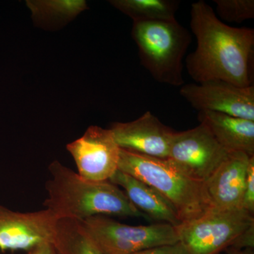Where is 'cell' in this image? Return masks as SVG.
Here are the masks:
<instances>
[{
    "instance_id": "1",
    "label": "cell",
    "mask_w": 254,
    "mask_h": 254,
    "mask_svg": "<svg viewBox=\"0 0 254 254\" xmlns=\"http://www.w3.org/2000/svg\"><path fill=\"white\" fill-rule=\"evenodd\" d=\"M190 26L197 47L187 56L186 67L193 81L220 80L242 88L252 86L253 28L228 26L203 0L191 4Z\"/></svg>"
},
{
    "instance_id": "2",
    "label": "cell",
    "mask_w": 254,
    "mask_h": 254,
    "mask_svg": "<svg viewBox=\"0 0 254 254\" xmlns=\"http://www.w3.org/2000/svg\"><path fill=\"white\" fill-rule=\"evenodd\" d=\"M48 170V198L43 205L58 220L81 221L97 215L148 219L110 181H88L57 160L50 163Z\"/></svg>"
},
{
    "instance_id": "3",
    "label": "cell",
    "mask_w": 254,
    "mask_h": 254,
    "mask_svg": "<svg viewBox=\"0 0 254 254\" xmlns=\"http://www.w3.org/2000/svg\"><path fill=\"white\" fill-rule=\"evenodd\" d=\"M118 170L158 190L173 205L182 223L198 218L210 209L203 184L187 176L169 159L120 148Z\"/></svg>"
},
{
    "instance_id": "4",
    "label": "cell",
    "mask_w": 254,
    "mask_h": 254,
    "mask_svg": "<svg viewBox=\"0 0 254 254\" xmlns=\"http://www.w3.org/2000/svg\"><path fill=\"white\" fill-rule=\"evenodd\" d=\"M131 35L142 66L155 81L169 86L185 85L183 60L192 41L187 28L177 19L133 22Z\"/></svg>"
},
{
    "instance_id": "5",
    "label": "cell",
    "mask_w": 254,
    "mask_h": 254,
    "mask_svg": "<svg viewBox=\"0 0 254 254\" xmlns=\"http://www.w3.org/2000/svg\"><path fill=\"white\" fill-rule=\"evenodd\" d=\"M254 215L243 209L210 208L198 218L176 227L179 242L187 254H219L230 248L250 227Z\"/></svg>"
},
{
    "instance_id": "6",
    "label": "cell",
    "mask_w": 254,
    "mask_h": 254,
    "mask_svg": "<svg viewBox=\"0 0 254 254\" xmlns=\"http://www.w3.org/2000/svg\"><path fill=\"white\" fill-rule=\"evenodd\" d=\"M81 222L103 254H133L150 247L179 242L176 227L163 222L131 226L105 215Z\"/></svg>"
},
{
    "instance_id": "7",
    "label": "cell",
    "mask_w": 254,
    "mask_h": 254,
    "mask_svg": "<svg viewBox=\"0 0 254 254\" xmlns=\"http://www.w3.org/2000/svg\"><path fill=\"white\" fill-rule=\"evenodd\" d=\"M204 125L177 132L168 158L192 180L205 183L229 155Z\"/></svg>"
},
{
    "instance_id": "8",
    "label": "cell",
    "mask_w": 254,
    "mask_h": 254,
    "mask_svg": "<svg viewBox=\"0 0 254 254\" xmlns=\"http://www.w3.org/2000/svg\"><path fill=\"white\" fill-rule=\"evenodd\" d=\"M78 174L92 182L109 181L118 170L120 148L112 130L90 127L84 134L66 145Z\"/></svg>"
},
{
    "instance_id": "9",
    "label": "cell",
    "mask_w": 254,
    "mask_h": 254,
    "mask_svg": "<svg viewBox=\"0 0 254 254\" xmlns=\"http://www.w3.org/2000/svg\"><path fill=\"white\" fill-rule=\"evenodd\" d=\"M180 94L194 109L254 121V86L239 87L214 80L183 85Z\"/></svg>"
},
{
    "instance_id": "10",
    "label": "cell",
    "mask_w": 254,
    "mask_h": 254,
    "mask_svg": "<svg viewBox=\"0 0 254 254\" xmlns=\"http://www.w3.org/2000/svg\"><path fill=\"white\" fill-rule=\"evenodd\" d=\"M58 222L48 209L22 213L0 204V250L27 252L43 242H54Z\"/></svg>"
},
{
    "instance_id": "11",
    "label": "cell",
    "mask_w": 254,
    "mask_h": 254,
    "mask_svg": "<svg viewBox=\"0 0 254 254\" xmlns=\"http://www.w3.org/2000/svg\"><path fill=\"white\" fill-rule=\"evenodd\" d=\"M110 129L122 149L163 159L168 158L176 133L150 111L133 121L114 123Z\"/></svg>"
},
{
    "instance_id": "12",
    "label": "cell",
    "mask_w": 254,
    "mask_h": 254,
    "mask_svg": "<svg viewBox=\"0 0 254 254\" xmlns=\"http://www.w3.org/2000/svg\"><path fill=\"white\" fill-rule=\"evenodd\" d=\"M251 158L245 153H229L215 173L203 183L209 208L219 210L241 208Z\"/></svg>"
},
{
    "instance_id": "13",
    "label": "cell",
    "mask_w": 254,
    "mask_h": 254,
    "mask_svg": "<svg viewBox=\"0 0 254 254\" xmlns=\"http://www.w3.org/2000/svg\"><path fill=\"white\" fill-rule=\"evenodd\" d=\"M109 181L121 187L132 204L148 218L175 227L182 223L173 205L158 190L145 182L119 170Z\"/></svg>"
},
{
    "instance_id": "14",
    "label": "cell",
    "mask_w": 254,
    "mask_h": 254,
    "mask_svg": "<svg viewBox=\"0 0 254 254\" xmlns=\"http://www.w3.org/2000/svg\"><path fill=\"white\" fill-rule=\"evenodd\" d=\"M198 119L227 152L254 156V121L211 111L198 112Z\"/></svg>"
},
{
    "instance_id": "15",
    "label": "cell",
    "mask_w": 254,
    "mask_h": 254,
    "mask_svg": "<svg viewBox=\"0 0 254 254\" xmlns=\"http://www.w3.org/2000/svg\"><path fill=\"white\" fill-rule=\"evenodd\" d=\"M133 22L172 21L180 7L177 0H115L110 1Z\"/></svg>"
},
{
    "instance_id": "16",
    "label": "cell",
    "mask_w": 254,
    "mask_h": 254,
    "mask_svg": "<svg viewBox=\"0 0 254 254\" xmlns=\"http://www.w3.org/2000/svg\"><path fill=\"white\" fill-rule=\"evenodd\" d=\"M60 254H103L79 220L60 219L54 240Z\"/></svg>"
},
{
    "instance_id": "17",
    "label": "cell",
    "mask_w": 254,
    "mask_h": 254,
    "mask_svg": "<svg viewBox=\"0 0 254 254\" xmlns=\"http://www.w3.org/2000/svg\"><path fill=\"white\" fill-rule=\"evenodd\" d=\"M219 17L229 23H241L254 18V0H214Z\"/></svg>"
},
{
    "instance_id": "18",
    "label": "cell",
    "mask_w": 254,
    "mask_h": 254,
    "mask_svg": "<svg viewBox=\"0 0 254 254\" xmlns=\"http://www.w3.org/2000/svg\"><path fill=\"white\" fill-rule=\"evenodd\" d=\"M241 208L254 214V156L250 159Z\"/></svg>"
},
{
    "instance_id": "19",
    "label": "cell",
    "mask_w": 254,
    "mask_h": 254,
    "mask_svg": "<svg viewBox=\"0 0 254 254\" xmlns=\"http://www.w3.org/2000/svg\"><path fill=\"white\" fill-rule=\"evenodd\" d=\"M133 254H187L185 247L180 242L173 245H165L150 247Z\"/></svg>"
},
{
    "instance_id": "20",
    "label": "cell",
    "mask_w": 254,
    "mask_h": 254,
    "mask_svg": "<svg viewBox=\"0 0 254 254\" xmlns=\"http://www.w3.org/2000/svg\"><path fill=\"white\" fill-rule=\"evenodd\" d=\"M254 225L250 227L232 245L230 248L242 250L244 249H254Z\"/></svg>"
},
{
    "instance_id": "21",
    "label": "cell",
    "mask_w": 254,
    "mask_h": 254,
    "mask_svg": "<svg viewBox=\"0 0 254 254\" xmlns=\"http://www.w3.org/2000/svg\"><path fill=\"white\" fill-rule=\"evenodd\" d=\"M26 254H60L54 242H46L39 244L27 251Z\"/></svg>"
},
{
    "instance_id": "22",
    "label": "cell",
    "mask_w": 254,
    "mask_h": 254,
    "mask_svg": "<svg viewBox=\"0 0 254 254\" xmlns=\"http://www.w3.org/2000/svg\"><path fill=\"white\" fill-rule=\"evenodd\" d=\"M254 249H246V250H239L236 249H227L228 254H254Z\"/></svg>"
}]
</instances>
